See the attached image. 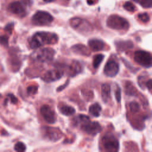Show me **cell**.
Here are the masks:
<instances>
[{
  "instance_id": "1",
  "label": "cell",
  "mask_w": 152,
  "mask_h": 152,
  "mask_svg": "<svg viewBox=\"0 0 152 152\" xmlns=\"http://www.w3.org/2000/svg\"><path fill=\"white\" fill-rule=\"evenodd\" d=\"M58 36L53 33L39 31L36 33L30 40V47L36 49L45 45H52L57 43Z\"/></svg>"
},
{
  "instance_id": "2",
  "label": "cell",
  "mask_w": 152,
  "mask_h": 152,
  "mask_svg": "<svg viewBox=\"0 0 152 152\" xmlns=\"http://www.w3.org/2000/svg\"><path fill=\"white\" fill-rule=\"evenodd\" d=\"M78 125H80L84 132L91 136H95L102 131V126L98 122L91 121L89 117L84 115L80 116Z\"/></svg>"
},
{
  "instance_id": "3",
  "label": "cell",
  "mask_w": 152,
  "mask_h": 152,
  "mask_svg": "<svg viewBox=\"0 0 152 152\" xmlns=\"http://www.w3.org/2000/svg\"><path fill=\"white\" fill-rule=\"evenodd\" d=\"M106 24L108 27L118 30H126L129 27V23L125 18L116 14L111 15L107 18Z\"/></svg>"
},
{
  "instance_id": "4",
  "label": "cell",
  "mask_w": 152,
  "mask_h": 152,
  "mask_svg": "<svg viewBox=\"0 0 152 152\" xmlns=\"http://www.w3.org/2000/svg\"><path fill=\"white\" fill-rule=\"evenodd\" d=\"M53 20V17L48 12L43 11H37L31 18V22L34 25L42 26L50 24Z\"/></svg>"
},
{
  "instance_id": "5",
  "label": "cell",
  "mask_w": 152,
  "mask_h": 152,
  "mask_svg": "<svg viewBox=\"0 0 152 152\" xmlns=\"http://www.w3.org/2000/svg\"><path fill=\"white\" fill-rule=\"evenodd\" d=\"M70 25L74 29L81 33H88L92 30L91 24L87 20L78 17H74L71 19Z\"/></svg>"
},
{
  "instance_id": "6",
  "label": "cell",
  "mask_w": 152,
  "mask_h": 152,
  "mask_svg": "<svg viewBox=\"0 0 152 152\" xmlns=\"http://www.w3.org/2000/svg\"><path fill=\"white\" fill-rule=\"evenodd\" d=\"M134 59L136 63L143 67L151 66V55L148 52L142 50L135 51L134 54Z\"/></svg>"
},
{
  "instance_id": "7",
  "label": "cell",
  "mask_w": 152,
  "mask_h": 152,
  "mask_svg": "<svg viewBox=\"0 0 152 152\" xmlns=\"http://www.w3.org/2000/svg\"><path fill=\"white\" fill-rule=\"evenodd\" d=\"M102 142L104 149L109 151H118L119 144L118 139L111 133L106 134L102 140Z\"/></svg>"
},
{
  "instance_id": "8",
  "label": "cell",
  "mask_w": 152,
  "mask_h": 152,
  "mask_svg": "<svg viewBox=\"0 0 152 152\" xmlns=\"http://www.w3.org/2000/svg\"><path fill=\"white\" fill-rule=\"evenodd\" d=\"M55 54V50L52 48H45L39 50L36 55V59L41 62L51 61Z\"/></svg>"
},
{
  "instance_id": "9",
  "label": "cell",
  "mask_w": 152,
  "mask_h": 152,
  "mask_svg": "<svg viewBox=\"0 0 152 152\" xmlns=\"http://www.w3.org/2000/svg\"><path fill=\"white\" fill-rule=\"evenodd\" d=\"M40 113L44 120L48 124H54L56 121L55 112L49 105H42L40 107Z\"/></svg>"
},
{
  "instance_id": "10",
  "label": "cell",
  "mask_w": 152,
  "mask_h": 152,
  "mask_svg": "<svg viewBox=\"0 0 152 152\" xmlns=\"http://www.w3.org/2000/svg\"><path fill=\"white\" fill-rule=\"evenodd\" d=\"M119 70V64L113 59H110L106 63L103 72L104 74L110 77H113L118 73Z\"/></svg>"
},
{
  "instance_id": "11",
  "label": "cell",
  "mask_w": 152,
  "mask_h": 152,
  "mask_svg": "<svg viewBox=\"0 0 152 152\" xmlns=\"http://www.w3.org/2000/svg\"><path fill=\"white\" fill-rule=\"evenodd\" d=\"M8 8L9 11L12 14H15L20 17H24L27 14L26 10L23 5L19 1H15L10 3L8 5Z\"/></svg>"
},
{
  "instance_id": "12",
  "label": "cell",
  "mask_w": 152,
  "mask_h": 152,
  "mask_svg": "<svg viewBox=\"0 0 152 152\" xmlns=\"http://www.w3.org/2000/svg\"><path fill=\"white\" fill-rule=\"evenodd\" d=\"M43 130L45 136L52 141H58L62 137V132L58 128L45 126Z\"/></svg>"
},
{
  "instance_id": "13",
  "label": "cell",
  "mask_w": 152,
  "mask_h": 152,
  "mask_svg": "<svg viewBox=\"0 0 152 152\" xmlns=\"http://www.w3.org/2000/svg\"><path fill=\"white\" fill-rule=\"evenodd\" d=\"M62 75L63 71L57 69H51L45 73L42 77V79L46 82L50 83L60 79L62 77Z\"/></svg>"
},
{
  "instance_id": "14",
  "label": "cell",
  "mask_w": 152,
  "mask_h": 152,
  "mask_svg": "<svg viewBox=\"0 0 152 152\" xmlns=\"http://www.w3.org/2000/svg\"><path fill=\"white\" fill-rule=\"evenodd\" d=\"M88 45L91 50L94 52L102 50L104 48V42L102 40L97 39H93L89 40L88 42Z\"/></svg>"
},
{
  "instance_id": "15",
  "label": "cell",
  "mask_w": 152,
  "mask_h": 152,
  "mask_svg": "<svg viewBox=\"0 0 152 152\" xmlns=\"http://www.w3.org/2000/svg\"><path fill=\"white\" fill-rule=\"evenodd\" d=\"M83 67L80 62L78 61H73L70 65L68 66V74L71 76L74 77L75 75L80 74L82 71Z\"/></svg>"
},
{
  "instance_id": "16",
  "label": "cell",
  "mask_w": 152,
  "mask_h": 152,
  "mask_svg": "<svg viewBox=\"0 0 152 152\" xmlns=\"http://www.w3.org/2000/svg\"><path fill=\"white\" fill-rule=\"evenodd\" d=\"M110 86L107 83H104L101 87V95L104 103H107L110 99Z\"/></svg>"
},
{
  "instance_id": "17",
  "label": "cell",
  "mask_w": 152,
  "mask_h": 152,
  "mask_svg": "<svg viewBox=\"0 0 152 152\" xmlns=\"http://www.w3.org/2000/svg\"><path fill=\"white\" fill-rule=\"evenodd\" d=\"M71 49L73 50V52H74L75 53L78 55H84V56L90 55V52L88 48L84 45L77 44L74 45L71 48Z\"/></svg>"
},
{
  "instance_id": "18",
  "label": "cell",
  "mask_w": 152,
  "mask_h": 152,
  "mask_svg": "<svg viewBox=\"0 0 152 152\" xmlns=\"http://www.w3.org/2000/svg\"><path fill=\"white\" fill-rule=\"evenodd\" d=\"M102 107L98 103H95L89 107V113L93 117H99L100 115Z\"/></svg>"
},
{
  "instance_id": "19",
  "label": "cell",
  "mask_w": 152,
  "mask_h": 152,
  "mask_svg": "<svg viewBox=\"0 0 152 152\" xmlns=\"http://www.w3.org/2000/svg\"><path fill=\"white\" fill-rule=\"evenodd\" d=\"M117 49L119 50H125L126 49L132 48L134 45L131 41H119L116 43Z\"/></svg>"
},
{
  "instance_id": "20",
  "label": "cell",
  "mask_w": 152,
  "mask_h": 152,
  "mask_svg": "<svg viewBox=\"0 0 152 152\" xmlns=\"http://www.w3.org/2000/svg\"><path fill=\"white\" fill-rule=\"evenodd\" d=\"M60 112L65 116H71L75 113V109L71 106L63 105L59 109Z\"/></svg>"
},
{
  "instance_id": "21",
  "label": "cell",
  "mask_w": 152,
  "mask_h": 152,
  "mask_svg": "<svg viewBox=\"0 0 152 152\" xmlns=\"http://www.w3.org/2000/svg\"><path fill=\"white\" fill-rule=\"evenodd\" d=\"M104 57V55L102 53H99L94 56L93 59V66L94 68L96 69L99 67V66L100 65V64L103 61Z\"/></svg>"
},
{
  "instance_id": "22",
  "label": "cell",
  "mask_w": 152,
  "mask_h": 152,
  "mask_svg": "<svg viewBox=\"0 0 152 152\" xmlns=\"http://www.w3.org/2000/svg\"><path fill=\"white\" fill-rule=\"evenodd\" d=\"M125 91L128 95L129 96H135L137 93V90L131 83L128 81L125 84Z\"/></svg>"
},
{
  "instance_id": "23",
  "label": "cell",
  "mask_w": 152,
  "mask_h": 152,
  "mask_svg": "<svg viewBox=\"0 0 152 152\" xmlns=\"http://www.w3.org/2000/svg\"><path fill=\"white\" fill-rule=\"evenodd\" d=\"M129 107L131 112L133 113H137L140 110V106L136 101H132L130 102L129 104Z\"/></svg>"
},
{
  "instance_id": "24",
  "label": "cell",
  "mask_w": 152,
  "mask_h": 152,
  "mask_svg": "<svg viewBox=\"0 0 152 152\" xmlns=\"http://www.w3.org/2000/svg\"><path fill=\"white\" fill-rule=\"evenodd\" d=\"M133 1L138 3L141 6L145 8L151 7V0H132Z\"/></svg>"
},
{
  "instance_id": "25",
  "label": "cell",
  "mask_w": 152,
  "mask_h": 152,
  "mask_svg": "<svg viewBox=\"0 0 152 152\" xmlns=\"http://www.w3.org/2000/svg\"><path fill=\"white\" fill-rule=\"evenodd\" d=\"M124 8L128 11L134 12L135 10V6L131 2L127 1L124 4Z\"/></svg>"
},
{
  "instance_id": "26",
  "label": "cell",
  "mask_w": 152,
  "mask_h": 152,
  "mask_svg": "<svg viewBox=\"0 0 152 152\" xmlns=\"http://www.w3.org/2000/svg\"><path fill=\"white\" fill-rule=\"evenodd\" d=\"M14 150L17 151H24L26 150V145L22 142H18L14 145Z\"/></svg>"
},
{
  "instance_id": "27",
  "label": "cell",
  "mask_w": 152,
  "mask_h": 152,
  "mask_svg": "<svg viewBox=\"0 0 152 152\" xmlns=\"http://www.w3.org/2000/svg\"><path fill=\"white\" fill-rule=\"evenodd\" d=\"M138 18L140 21H141L143 23H147L150 20V16L146 12L139 14L138 15Z\"/></svg>"
},
{
  "instance_id": "28",
  "label": "cell",
  "mask_w": 152,
  "mask_h": 152,
  "mask_svg": "<svg viewBox=\"0 0 152 152\" xmlns=\"http://www.w3.org/2000/svg\"><path fill=\"white\" fill-rule=\"evenodd\" d=\"M37 86H30L27 88V92L29 95H34L37 92Z\"/></svg>"
},
{
  "instance_id": "29",
  "label": "cell",
  "mask_w": 152,
  "mask_h": 152,
  "mask_svg": "<svg viewBox=\"0 0 152 152\" xmlns=\"http://www.w3.org/2000/svg\"><path fill=\"white\" fill-rule=\"evenodd\" d=\"M0 45L4 47H7L8 46V37L7 36H0Z\"/></svg>"
},
{
  "instance_id": "30",
  "label": "cell",
  "mask_w": 152,
  "mask_h": 152,
  "mask_svg": "<svg viewBox=\"0 0 152 152\" xmlns=\"http://www.w3.org/2000/svg\"><path fill=\"white\" fill-rule=\"evenodd\" d=\"M146 76H144V75H140L138 78V84L140 86V87L142 88V89H144L145 88V83L146 82V80L145 81H145V78Z\"/></svg>"
},
{
  "instance_id": "31",
  "label": "cell",
  "mask_w": 152,
  "mask_h": 152,
  "mask_svg": "<svg viewBox=\"0 0 152 152\" xmlns=\"http://www.w3.org/2000/svg\"><path fill=\"white\" fill-rule=\"evenodd\" d=\"M115 98L117 100V102L118 103H119L121 102V88L119 87H117V88L115 91Z\"/></svg>"
},
{
  "instance_id": "32",
  "label": "cell",
  "mask_w": 152,
  "mask_h": 152,
  "mask_svg": "<svg viewBox=\"0 0 152 152\" xmlns=\"http://www.w3.org/2000/svg\"><path fill=\"white\" fill-rule=\"evenodd\" d=\"M13 26H14V24L12 23L8 24L5 27V30L6 31H7L8 33H9V34H11L12 30V28H13Z\"/></svg>"
},
{
  "instance_id": "33",
  "label": "cell",
  "mask_w": 152,
  "mask_h": 152,
  "mask_svg": "<svg viewBox=\"0 0 152 152\" xmlns=\"http://www.w3.org/2000/svg\"><path fill=\"white\" fill-rule=\"evenodd\" d=\"M8 96L10 97L11 102L13 103V104H16L18 102V99L17 98L12 94H8Z\"/></svg>"
},
{
  "instance_id": "34",
  "label": "cell",
  "mask_w": 152,
  "mask_h": 152,
  "mask_svg": "<svg viewBox=\"0 0 152 152\" xmlns=\"http://www.w3.org/2000/svg\"><path fill=\"white\" fill-rule=\"evenodd\" d=\"M145 87H147L149 91L151 92V87H152V85H151V78H149L148 80H147L145 83Z\"/></svg>"
},
{
  "instance_id": "35",
  "label": "cell",
  "mask_w": 152,
  "mask_h": 152,
  "mask_svg": "<svg viewBox=\"0 0 152 152\" xmlns=\"http://www.w3.org/2000/svg\"><path fill=\"white\" fill-rule=\"evenodd\" d=\"M87 1L89 5H93L96 4L98 1V0H87Z\"/></svg>"
},
{
  "instance_id": "36",
  "label": "cell",
  "mask_w": 152,
  "mask_h": 152,
  "mask_svg": "<svg viewBox=\"0 0 152 152\" xmlns=\"http://www.w3.org/2000/svg\"><path fill=\"white\" fill-rule=\"evenodd\" d=\"M68 81L67 83L66 82V83H65V84H64L62 86H61V87H59V88L57 89V90H58V91H61V90H62V89H64V88H65V87H66V86L68 85Z\"/></svg>"
},
{
  "instance_id": "37",
  "label": "cell",
  "mask_w": 152,
  "mask_h": 152,
  "mask_svg": "<svg viewBox=\"0 0 152 152\" xmlns=\"http://www.w3.org/2000/svg\"><path fill=\"white\" fill-rule=\"evenodd\" d=\"M45 2H52V1H53L54 0H43Z\"/></svg>"
}]
</instances>
